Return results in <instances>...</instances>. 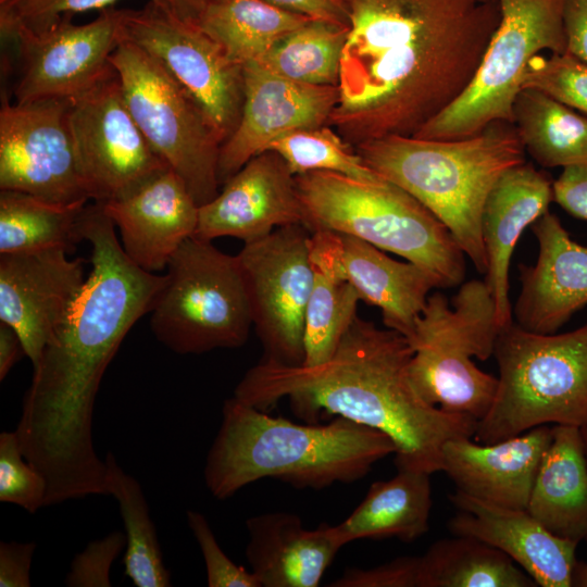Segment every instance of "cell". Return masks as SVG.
<instances>
[{"label":"cell","instance_id":"6da1fadb","mask_svg":"<svg viewBox=\"0 0 587 587\" xmlns=\"http://www.w3.org/2000/svg\"><path fill=\"white\" fill-rule=\"evenodd\" d=\"M79 233L91 247V271L33 366L15 429L24 457L46 477L45 507L109 496L92 439L96 397L126 334L166 282L127 257L100 203L86 204Z\"/></svg>","mask_w":587,"mask_h":587},{"label":"cell","instance_id":"7a4b0ae2","mask_svg":"<svg viewBox=\"0 0 587 587\" xmlns=\"http://www.w3.org/2000/svg\"><path fill=\"white\" fill-rule=\"evenodd\" d=\"M346 23L328 121L352 148L413 136L473 79L499 26L498 0H333Z\"/></svg>","mask_w":587,"mask_h":587},{"label":"cell","instance_id":"3957f363","mask_svg":"<svg viewBox=\"0 0 587 587\" xmlns=\"http://www.w3.org/2000/svg\"><path fill=\"white\" fill-rule=\"evenodd\" d=\"M413 349L390 328L357 316L332 358L315 366L262 360L237 384L234 397L261 411L279 400L311 424L340 416L386 434L396 447L397 469L441 471L446 441L472 437L477 422L427 404L413 388Z\"/></svg>","mask_w":587,"mask_h":587},{"label":"cell","instance_id":"277c9868","mask_svg":"<svg viewBox=\"0 0 587 587\" xmlns=\"http://www.w3.org/2000/svg\"><path fill=\"white\" fill-rule=\"evenodd\" d=\"M395 452L386 434L348 419L297 424L233 397L223 404L203 475L209 491L220 500L262 478L321 489L355 482Z\"/></svg>","mask_w":587,"mask_h":587},{"label":"cell","instance_id":"5b68a950","mask_svg":"<svg viewBox=\"0 0 587 587\" xmlns=\"http://www.w3.org/2000/svg\"><path fill=\"white\" fill-rule=\"evenodd\" d=\"M376 174L426 207L450 232L477 272L487 271L482 214L509 168L525 162L515 125L497 121L461 139L387 136L354 148Z\"/></svg>","mask_w":587,"mask_h":587},{"label":"cell","instance_id":"8992f818","mask_svg":"<svg viewBox=\"0 0 587 587\" xmlns=\"http://www.w3.org/2000/svg\"><path fill=\"white\" fill-rule=\"evenodd\" d=\"M295 180L311 232L334 230L395 253L430 272L440 288L463 282L464 252L449 229L399 186L327 171L296 175Z\"/></svg>","mask_w":587,"mask_h":587},{"label":"cell","instance_id":"52a82bcc","mask_svg":"<svg viewBox=\"0 0 587 587\" xmlns=\"http://www.w3.org/2000/svg\"><path fill=\"white\" fill-rule=\"evenodd\" d=\"M494 355L499 385L474 433L495 444L540 425L587 424V323L562 334H537L514 321L499 332Z\"/></svg>","mask_w":587,"mask_h":587},{"label":"cell","instance_id":"ba28073f","mask_svg":"<svg viewBox=\"0 0 587 587\" xmlns=\"http://www.w3.org/2000/svg\"><path fill=\"white\" fill-rule=\"evenodd\" d=\"M166 267V282L150 310V327L160 342L178 354L247 342L253 323L237 255L192 236Z\"/></svg>","mask_w":587,"mask_h":587},{"label":"cell","instance_id":"9c48e42d","mask_svg":"<svg viewBox=\"0 0 587 587\" xmlns=\"http://www.w3.org/2000/svg\"><path fill=\"white\" fill-rule=\"evenodd\" d=\"M501 18L473 79L416 133L423 139L474 136L497 121L513 123V104L529 61L541 50L566 52L565 0H498Z\"/></svg>","mask_w":587,"mask_h":587},{"label":"cell","instance_id":"30bf717a","mask_svg":"<svg viewBox=\"0 0 587 587\" xmlns=\"http://www.w3.org/2000/svg\"><path fill=\"white\" fill-rule=\"evenodd\" d=\"M141 133L200 207L218 191L222 140L199 105L149 53L120 38L110 57Z\"/></svg>","mask_w":587,"mask_h":587},{"label":"cell","instance_id":"8fae6325","mask_svg":"<svg viewBox=\"0 0 587 587\" xmlns=\"http://www.w3.org/2000/svg\"><path fill=\"white\" fill-rule=\"evenodd\" d=\"M120 38L152 58L199 105L222 143L236 128L243 104L242 67L193 22L152 2L118 10Z\"/></svg>","mask_w":587,"mask_h":587},{"label":"cell","instance_id":"7c38bea8","mask_svg":"<svg viewBox=\"0 0 587 587\" xmlns=\"http://www.w3.org/2000/svg\"><path fill=\"white\" fill-rule=\"evenodd\" d=\"M310 236L303 224L282 226L245 243L237 254L264 360L292 366L303 363L312 286Z\"/></svg>","mask_w":587,"mask_h":587},{"label":"cell","instance_id":"4fadbf2b","mask_svg":"<svg viewBox=\"0 0 587 587\" xmlns=\"http://www.w3.org/2000/svg\"><path fill=\"white\" fill-rule=\"evenodd\" d=\"M67 125L79 174L93 202L121 198L170 167L135 122L115 68L72 98Z\"/></svg>","mask_w":587,"mask_h":587},{"label":"cell","instance_id":"5bb4252c","mask_svg":"<svg viewBox=\"0 0 587 587\" xmlns=\"http://www.w3.org/2000/svg\"><path fill=\"white\" fill-rule=\"evenodd\" d=\"M72 98L11 102L0 108V190L63 205L90 200L78 171L67 113Z\"/></svg>","mask_w":587,"mask_h":587},{"label":"cell","instance_id":"9a60e30c","mask_svg":"<svg viewBox=\"0 0 587 587\" xmlns=\"http://www.w3.org/2000/svg\"><path fill=\"white\" fill-rule=\"evenodd\" d=\"M72 17L39 33L17 27L10 35L21 60L15 102L75 98L114 72L110 57L120 42L118 10L104 9L86 24Z\"/></svg>","mask_w":587,"mask_h":587},{"label":"cell","instance_id":"2e32d148","mask_svg":"<svg viewBox=\"0 0 587 587\" xmlns=\"http://www.w3.org/2000/svg\"><path fill=\"white\" fill-rule=\"evenodd\" d=\"M242 78L240 118L220 149V185L277 138L295 130L328 125L338 101V86L298 83L257 62L242 66Z\"/></svg>","mask_w":587,"mask_h":587},{"label":"cell","instance_id":"e0dca14e","mask_svg":"<svg viewBox=\"0 0 587 587\" xmlns=\"http://www.w3.org/2000/svg\"><path fill=\"white\" fill-rule=\"evenodd\" d=\"M52 248L0 254V322L20 336L35 366L85 282L84 260Z\"/></svg>","mask_w":587,"mask_h":587},{"label":"cell","instance_id":"ac0fdd59","mask_svg":"<svg viewBox=\"0 0 587 587\" xmlns=\"http://www.w3.org/2000/svg\"><path fill=\"white\" fill-rule=\"evenodd\" d=\"M291 224L304 225L295 175L276 152L266 150L224 183L215 198L199 207L193 237L211 241L228 236L248 243Z\"/></svg>","mask_w":587,"mask_h":587},{"label":"cell","instance_id":"d6986e66","mask_svg":"<svg viewBox=\"0 0 587 587\" xmlns=\"http://www.w3.org/2000/svg\"><path fill=\"white\" fill-rule=\"evenodd\" d=\"M538 255L520 264L515 323L537 334H554L587 305V247L573 240L549 211L532 224Z\"/></svg>","mask_w":587,"mask_h":587},{"label":"cell","instance_id":"ffe728a7","mask_svg":"<svg viewBox=\"0 0 587 587\" xmlns=\"http://www.w3.org/2000/svg\"><path fill=\"white\" fill-rule=\"evenodd\" d=\"M100 204L118 228L124 252L150 273L166 267L198 225L199 205L171 167L123 197Z\"/></svg>","mask_w":587,"mask_h":587},{"label":"cell","instance_id":"44dd1931","mask_svg":"<svg viewBox=\"0 0 587 587\" xmlns=\"http://www.w3.org/2000/svg\"><path fill=\"white\" fill-rule=\"evenodd\" d=\"M449 499L459 510L448 523L453 535L499 549L538 586H573L578 542L550 533L527 510L495 505L459 490Z\"/></svg>","mask_w":587,"mask_h":587},{"label":"cell","instance_id":"7402d4cb","mask_svg":"<svg viewBox=\"0 0 587 587\" xmlns=\"http://www.w3.org/2000/svg\"><path fill=\"white\" fill-rule=\"evenodd\" d=\"M470 438H452L442 447L441 471L457 490L495 505L526 510L552 427L536 426L495 444Z\"/></svg>","mask_w":587,"mask_h":587},{"label":"cell","instance_id":"603a6c76","mask_svg":"<svg viewBox=\"0 0 587 587\" xmlns=\"http://www.w3.org/2000/svg\"><path fill=\"white\" fill-rule=\"evenodd\" d=\"M550 177L522 163L497 180L482 214V238L487 259L485 283L490 289L500 330L513 322L509 298V268L515 246L526 227L548 212L553 201Z\"/></svg>","mask_w":587,"mask_h":587},{"label":"cell","instance_id":"cb8c5ba5","mask_svg":"<svg viewBox=\"0 0 587 587\" xmlns=\"http://www.w3.org/2000/svg\"><path fill=\"white\" fill-rule=\"evenodd\" d=\"M246 526V558L261 587H316L344 547L335 526L307 529L288 512L255 515Z\"/></svg>","mask_w":587,"mask_h":587},{"label":"cell","instance_id":"d4e9b609","mask_svg":"<svg viewBox=\"0 0 587 587\" xmlns=\"http://www.w3.org/2000/svg\"><path fill=\"white\" fill-rule=\"evenodd\" d=\"M340 236L346 274L360 299L379 308L385 327L407 338L432 290L440 288L438 279L412 262L391 259L364 240Z\"/></svg>","mask_w":587,"mask_h":587},{"label":"cell","instance_id":"484cf974","mask_svg":"<svg viewBox=\"0 0 587 587\" xmlns=\"http://www.w3.org/2000/svg\"><path fill=\"white\" fill-rule=\"evenodd\" d=\"M526 510L555 536L576 542L586 539L587 461L580 427H552Z\"/></svg>","mask_w":587,"mask_h":587},{"label":"cell","instance_id":"4316f807","mask_svg":"<svg viewBox=\"0 0 587 587\" xmlns=\"http://www.w3.org/2000/svg\"><path fill=\"white\" fill-rule=\"evenodd\" d=\"M309 253L312 286L304 320V360L315 366L328 361L357 315L360 299L347 277L340 234L311 232Z\"/></svg>","mask_w":587,"mask_h":587},{"label":"cell","instance_id":"83f0119b","mask_svg":"<svg viewBox=\"0 0 587 587\" xmlns=\"http://www.w3.org/2000/svg\"><path fill=\"white\" fill-rule=\"evenodd\" d=\"M430 473L398 469L388 480L370 486L365 498L335 526L342 546L358 539L396 537L413 541L428 530L432 509Z\"/></svg>","mask_w":587,"mask_h":587},{"label":"cell","instance_id":"f1b7e54d","mask_svg":"<svg viewBox=\"0 0 587 587\" xmlns=\"http://www.w3.org/2000/svg\"><path fill=\"white\" fill-rule=\"evenodd\" d=\"M310 20L265 0H212L197 24L242 67Z\"/></svg>","mask_w":587,"mask_h":587},{"label":"cell","instance_id":"f546056e","mask_svg":"<svg viewBox=\"0 0 587 587\" xmlns=\"http://www.w3.org/2000/svg\"><path fill=\"white\" fill-rule=\"evenodd\" d=\"M513 124L525 152L541 166L587 165V115L524 88L513 104Z\"/></svg>","mask_w":587,"mask_h":587},{"label":"cell","instance_id":"4dcf8cb0","mask_svg":"<svg viewBox=\"0 0 587 587\" xmlns=\"http://www.w3.org/2000/svg\"><path fill=\"white\" fill-rule=\"evenodd\" d=\"M499 549L465 536L433 544L420 557V587H534L535 580Z\"/></svg>","mask_w":587,"mask_h":587},{"label":"cell","instance_id":"1f68e13d","mask_svg":"<svg viewBox=\"0 0 587 587\" xmlns=\"http://www.w3.org/2000/svg\"><path fill=\"white\" fill-rule=\"evenodd\" d=\"M86 203L63 205L35 196L0 190V254L63 248L82 240L79 221Z\"/></svg>","mask_w":587,"mask_h":587},{"label":"cell","instance_id":"d6a6232c","mask_svg":"<svg viewBox=\"0 0 587 587\" xmlns=\"http://www.w3.org/2000/svg\"><path fill=\"white\" fill-rule=\"evenodd\" d=\"M109 495L118 503L126 536L125 575L137 587L172 586L140 484L123 471L112 452L105 454Z\"/></svg>","mask_w":587,"mask_h":587},{"label":"cell","instance_id":"836d02e7","mask_svg":"<svg viewBox=\"0 0 587 587\" xmlns=\"http://www.w3.org/2000/svg\"><path fill=\"white\" fill-rule=\"evenodd\" d=\"M345 40V25L310 20L255 62L298 83L338 86Z\"/></svg>","mask_w":587,"mask_h":587},{"label":"cell","instance_id":"e575fe53","mask_svg":"<svg viewBox=\"0 0 587 587\" xmlns=\"http://www.w3.org/2000/svg\"><path fill=\"white\" fill-rule=\"evenodd\" d=\"M266 150L276 152L295 176L327 171L360 180L383 178L329 125L291 132L274 140Z\"/></svg>","mask_w":587,"mask_h":587},{"label":"cell","instance_id":"d590c367","mask_svg":"<svg viewBox=\"0 0 587 587\" xmlns=\"http://www.w3.org/2000/svg\"><path fill=\"white\" fill-rule=\"evenodd\" d=\"M524 88L539 90L587 115V63L567 52L535 55L523 74Z\"/></svg>","mask_w":587,"mask_h":587},{"label":"cell","instance_id":"8d00e7d4","mask_svg":"<svg viewBox=\"0 0 587 587\" xmlns=\"http://www.w3.org/2000/svg\"><path fill=\"white\" fill-rule=\"evenodd\" d=\"M47 480L24 457L15 430L0 434V501L29 513L45 507Z\"/></svg>","mask_w":587,"mask_h":587},{"label":"cell","instance_id":"74e56055","mask_svg":"<svg viewBox=\"0 0 587 587\" xmlns=\"http://www.w3.org/2000/svg\"><path fill=\"white\" fill-rule=\"evenodd\" d=\"M118 0H0V29L9 38L17 27L42 32L65 15L104 10ZM165 8L162 0H148ZM166 9V8H165Z\"/></svg>","mask_w":587,"mask_h":587},{"label":"cell","instance_id":"f35d334b","mask_svg":"<svg viewBox=\"0 0 587 587\" xmlns=\"http://www.w3.org/2000/svg\"><path fill=\"white\" fill-rule=\"evenodd\" d=\"M186 516L205 563L208 586L261 587L259 579L252 572L237 565L224 553L203 514L188 510Z\"/></svg>","mask_w":587,"mask_h":587},{"label":"cell","instance_id":"ab89813d","mask_svg":"<svg viewBox=\"0 0 587 587\" xmlns=\"http://www.w3.org/2000/svg\"><path fill=\"white\" fill-rule=\"evenodd\" d=\"M125 546L126 536L118 530L90 541L73 558L65 577V585L68 587H111L112 564Z\"/></svg>","mask_w":587,"mask_h":587},{"label":"cell","instance_id":"60d3db41","mask_svg":"<svg viewBox=\"0 0 587 587\" xmlns=\"http://www.w3.org/2000/svg\"><path fill=\"white\" fill-rule=\"evenodd\" d=\"M332 587H420V557H400L367 570L348 569Z\"/></svg>","mask_w":587,"mask_h":587},{"label":"cell","instance_id":"b9f144b4","mask_svg":"<svg viewBox=\"0 0 587 587\" xmlns=\"http://www.w3.org/2000/svg\"><path fill=\"white\" fill-rule=\"evenodd\" d=\"M553 201L577 218L587 220V165L563 167L552 184Z\"/></svg>","mask_w":587,"mask_h":587},{"label":"cell","instance_id":"7bdbcfd3","mask_svg":"<svg viewBox=\"0 0 587 587\" xmlns=\"http://www.w3.org/2000/svg\"><path fill=\"white\" fill-rule=\"evenodd\" d=\"M35 542H0V587H29Z\"/></svg>","mask_w":587,"mask_h":587},{"label":"cell","instance_id":"ee69618b","mask_svg":"<svg viewBox=\"0 0 587 587\" xmlns=\"http://www.w3.org/2000/svg\"><path fill=\"white\" fill-rule=\"evenodd\" d=\"M566 52L587 63V0H565Z\"/></svg>","mask_w":587,"mask_h":587},{"label":"cell","instance_id":"f6af8a7d","mask_svg":"<svg viewBox=\"0 0 587 587\" xmlns=\"http://www.w3.org/2000/svg\"><path fill=\"white\" fill-rule=\"evenodd\" d=\"M279 8L303 14L314 20H323L345 25V20L333 0H265Z\"/></svg>","mask_w":587,"mask_h":587},{"label":"cell","instance_id":"bcb514c9","mask_svg":"<svg viewBox=\"0 0 587 587\" xmlns=\"http://www.w3.org/2000/svg\"><path fill=\"white\" fill-rule=\"evenodd\" d=\"M24 353V348L17 333L8 324L0 323V380H3L10 370ZM26 355V354H25Z\"/></svg>","mask_w":587,"mask_h":587},{"label":"cell","instance_id":"7dc6e473","mask_svg":"<svg viewBox=\"0 0 587 587\" xmlns=\"http://www.w3.org/2000/svg\"><path fill=\"white\" fill-rule=\"evenodd\" d=\"M165 8L178 17L198 23L202 12L212 0H162Z\"/></svg>","mask_w":587,"mask_h":587},{"label":"cell","instance_id":"c3c4849f","mask_svg":"<svg viewBox=\"0 0 587 587\" xmlns=\"http://www.w3.org/2000/svg\"><path fill=\"white\" fill-rule=\"evenodd\" d=\"M573 585L587 587V564L576 563L573 572Z\"/></svg>","mask_w":587,"mask_h":587},{"label":"cell","instance_id":"681fc988","mask_svg":"<svg viewBox=\"0 0 587 587\" xmlns=\"http://www.w3.org/2000/svg\"><path fill=\"white\" fill-rule=\"evenodd\" d=\"M580 432H582L585 455H586V461H587V424L580 427Z\"/></svg>","mask_w":587,"mask_h":587}]
</instances>
